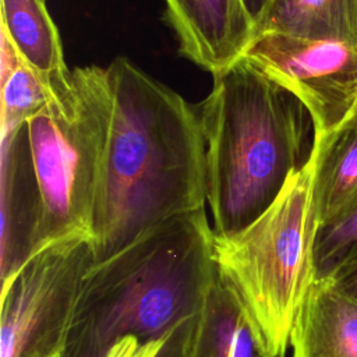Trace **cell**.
Returning <instances> with one entry per match:
<instances>
[{"instance_id": "cell-13", "label": "cell", "mask_w": 357, "mask_h": 357, "mask_svg": "<svg viewBox=\"0 0 357 357\" xmlns=\"http://www.w3.org/2000/svg\"><path fill=\"white\" fill-rule=\"evenodd\" d=\"M357 42V0H272L255 33Z\"/></svg>"}, {"instance_id": "cell-17", "label": "cell", "mask_w": 357, "mask_h": 357, "mask_svg": "<svg viewBox=\"0 0 357 357\" xmlns=\"http://www.w3.org/2000/svg\"><path fill=\"white\" fill-rule=\"evenodd\" d=\"M163 347V340L141 343L137 337L128 336L119 340L106 357H158Z\"/></svg>"}, {"instance_id": "cell-16", "label": "cell", "mask_w": 357, "mask_h": 357, "mask_svg": "<svg viewBox=\"0 0 357 357\" xmlns=\"http://www.w3.org/2000/svg\"><path fill=\"white\" fill-rule=\"evenodd\" d=\"M49 98V81L21 59L1 81V134L25 124L46 106Z\"/></svg>"}, {"instance_id": "cell-8", "label": "cell", "mask_w": 357, "mask_h": 357, "mask_svg": "<svg viewBox=\"0 0 357 357\" xmlns=\"http://www.w3.org/2000/svg\"><path fill=\"white\" fill-rule=\"evenodd\" d=\"M165 20L180 53L213 77L240 59L255 36L244 0H165Z\"/></svg>"}, {"instance_id": "cell-1", "label": "cell", "mask_w": 357, "mask_h": 357, "mask_svg": "<svg viewBox=\"0 0 357 357\" xmlns=\"http://www.w3.org/2000/svg\"><path fill=\"white\" fill-rule=\"evenodd\" d=\"M107 73L113 114L92 208L95 262L206 202L198 107L127 57L114 59Z\"/></svg>"}, {"instance_id": "cell-19", "label": "cell", "mask_w": 357, "mask_h": 357, "mask_svg": "<svg viewBox=\"0 0 357 357\" xmlns=\"http://www.w3.org/2000/svg\"><path fill=\"white\" fill-rule=\"evenodd\" d=\"M271 1L272 0H244V4L247 7L251 18L254 20L255 25L259 21V18L264 15V13L266 11Z\"/></svg>"}, {"instance_id": "cell-10", "label": "cell", "mask_w": 357, "mask_h": 357, "mask_svg": "<svg viewBox=\"0 0 357 357\" xmlns=\"http://www.w3.org/2000/svg\"><path fill=\"white\" fill-rule=\"evenodd\" d=\"M291 357H357V300L332 279H315L290 335Z\"/></svg>"}, {"instance_id": "cell-12", "label": "cell", "mask_w": 357, "mask_h": 357, "mask_svg": "<svg viewBox=\"0 0 357 357\" xmlns=\"http://www.w3.org/2000/svg\"><path fill=\"white\" fill-rule=\"evenodd\" d=\"M312 204L318 226L357 206V110L312 146Z\"/></svg>"}, {"instance_id": "cell-5", "label": "cell", "mask_w": 357, "mask_h": 357, "mask_svg": "<svg viewBox=\"0 0 357 357\" xmlns=\"http://www.w3.org/2000/svg\"><path fill=\"white\" fill-rule=\"evenodd\" d=\"M49 102L26 121L40 195L36 251L66 237H92L95 190L113 114L107 67L68 68L49 78Z\"/></svg>"}, {"instance_id": "cell-18", "label": "cell", "mask_w": 357, "mask_h": 357, "mask_svg": "<svg viewBox=\"0 0 357 357\" xmlns=\"http://www.w3.org/2000/svg\"><path fill=\"white\" fill-rule=\"evenodd\" d=\"M332 280H335L340 289H343L347 294L357 300V266L351 268L342 276Z\"/></svg>"}, {"instance_id": "cell-3", "label": "cell", "mask_w": 357, "mask_h": 357, "mask_svg": "<svg viewBox=\"0 0 357 357\" xmlns=\"http://www.w3.org/2000/svg\"><path fill=\"white\" fill-rule=\"evenodd\" d=\"M213 78L198 113L212 229L226 236L252 223L308 162L314 124L297 96L244 56Z\"/></svg>"}, {"instance_id": "cell-9", "label": "cell", "mask_w": 357, "mask_h": 357, "mask_svg": "<svg viewBox=\"0 0 357 357\" xmlns=\"http://www.w3.org/2000/svg\"><path fill=\"white\" fill-rule=\"evenodd\" d=\"M0 271L6 284L36 251L40 195L31 158L26 123L1 134Z\"/></svg>"}, {"instance_id": "cell-7", "label": "cell", "mask_w": 357, "mask_h": 357, "mask_svg": "<svg viewBox=\"0 0 357 357\" xmlns=\"http://www.w3.org/2000/svg\"><path fill=\"white\" fill-rule=\"evenodd\" d=\"M243 56L305 106L314 124V144L331 137L357 110L354 40L259 32Z\"/></svg>"}, {"instance_id": "cell-2", "label": "cell", "mask_w": 357, "mask_h": 357, "mask_svg": "<svg viewBox=\"0 0 357 357\" xmlns=\"http://www.w3.org/2000/svg\"><path fill=\"white\" fill-rule=\"evenodd\" d=\"M216 275L205 208L155 226L86 271L61 357H106L128 336L181 357Z\"/></svg>"}, {"instance_id": "cell-4", "label": "cell", "mask_w": 357, "mask_h": 357, "mask_svg": "<svg viewBox=\"0 0 357 357\" xmlns=\"http://www.w3.org/2000/svg\"><path fill=\"white\" fill-rule=\"evenodd\" d=\"M312 177L310 156L252 223L233 234L213 233L216 269L271 357H284L296 317L315 280Z\"/></svg>"}, {"instance_id": "cell-14", "label": "cell", "mask_w": 357, "mask_h": 357, "mask_svg": "<svg viewBox=\"0 0 357 357\" xmlns=\"http://www.w3.org/2000/svg\"><path fill=\"white\" fill-rule=\"evenodd\" d=\"M1 31L20 57L45 79L68 70L45 0H1Z\"/></svg>"}, {"instance_id": "cell-6", "label": "cell", "mask_w": 357, "mask_h": 357, "mask_svg": "<svg viewBox=\"0 0 357 357\" xmlns=\"http://www.w3.org/2000/svg\"><path fill=\"white\" fill-rule=\"evenodd\" d=\"M95 264L92 237L50 243L1 286V357H61L82 279Z\"/></svg>"}, {"instance_id": "cell-15", "label": "cell", "mask_w": 357, "mask_h": 357, "mask_svg": "<svg viewBox=\"0 0 357 357\" xmlns=\"http://www.w3.org/2000/svg\"><path fill=\"white\" fill-rule=\"evenodd\" d=\"M314 266L315 279H336L357 266V206L318 226Z\"/></svg>"}, {"instance_id": "cell-11", "label": "cell", "mask_w": 357, "mask_h": 357, "mask_svg": "<svg viewBox=\"0 0 357 357\" xmlns=\"http://www.w3.org/2000/svg\"><path fill=\"white\" fill-rule=\"evenodd\" d=\"M181 357H271L219 272Z\"/></svg>"}]
</instances>
